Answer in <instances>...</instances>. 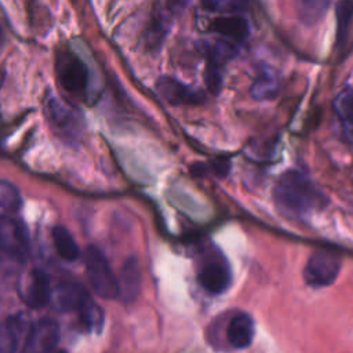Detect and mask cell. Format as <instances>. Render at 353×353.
Masks as SVG:
<instances>
[{
    "label": "cell",
    "instance_id": "cell-7",
    "mask_svg": "<svg viewBox=\"0 0 353 353\" xmlns=\"http://www.w3.org/2000/svg\"><path fill=\"white\" fill-rule=\"evenodd\" d=\"M17 291L21 301L32 309H40L46 306L51 302L52 296L48 274L37 268L26 272L19 277Z\"/></svg>",
    "mask_w": 353,
    "mask_h": 353
},
{
    "label": "cell",
    "instance_id": "cell-6",
    "mask_svg": "<svg viewBox=\"0 0 353 353\" xmlns=\"http://www.w3.org/2000/svg\"><path fill=\"white\" fill-rule=\"evenodd\" d=\"M341 256L332 250H316L303 268V280L313 288H323L331 285L341 270Z\"/></svg>",
    "mask_w": 353,
    "mask_h": 353
},
{
    "label": "cell",
    "instance_id": "cell-11",
    "mask_svg": "<svg viewBox=\"0 0 353 353\" xmlns=\"http://www.w3.org/2000/svg\"><path fill=\"white\" fill-rule=\"evenodd\" d=\"M33 323L23 313L8 316L1 325L0 353H17L21 345L25 346Z\"/></svg>",
    "mask_w": 353,
    "mask_h": 353
},
{
    "label": "cell",
    "instance_id": "cell-9",
    "mask_svg": "<svg viewBox=\"0 0 353 353\" xmlns=\"http://www.w3.org/2000/svg\"><path fill=\"white\" fill-rule=\"evenodd\" d=\"M92 298L85 287L77 281H61L52 288L51 303L55 310L62 313H80Z\"/></svg>",
    "mask_w": 353,
    "mask_h": 353
},
{
    "label": "cell",
    "instance_id": "cell-3",
    "mask_svg": "<svg viewBox=\"0 0 353 353\" xmlns=\"http://www.w3.org/2000/svg\"><path fill=\"white\" fill-rule=\"evenodd\" d=\"M44 114L52 131L65 142H76L83 131L80 113L58 99L51 91L44 97Z\"/></svg>",
    "mask_w": 353,
    "mask_h": 353
},
{
    "label": "cell",
    "instance_id": "cell-12",
    "mask_svg": "<svg viewBox=\"0 0 353 353\" xmlns=\"http://www.w3.org/2000/svg\"><path fill=\"white\" fill-rule=\"evenodd\" d=\"M156 91L171 105H193L204 99V94L201 91H197L170 76H161L157 79Z\"/></svg>",
    "mask_w": 353,
    "mask_h": 353
},
{
    "label": "cell",
    "instance_id": "cell-22",
    "mask_svg": "<svg viewBox=\"0 0 353 353\" xmlns=\"http://www.w3.org/2000/svg\"><path fill=\"white\" fill-rule=\"evenodd\" d=\"M81 324L88 330L94 332H99L103 327L105 314L101 306H98L94 301L90 302L80 313H79Z\"/></svg>",
    "mask_w": 353,
    "mask_h": 353
},
{
    "label": "cell",
    "instance_id": "cell-4",
    "mask_svg": "<svg viewBox=\"0 0 353 353\" xmlns=\"http://www.w3.org/2000/svg\"><path fill=\"white\" fill-rule=\"evenodd\" d=\"M55 74L59 85L72 97H87L90 72L87 63L73 52L63 51L57 55Z\"/></svg>",
    "mask_w": 353,
    "mask_h": 353
},
{
    "label": "cell",
    "instance_id": "cell-17",
    "mask_svg": "<svg viewBox=\"0 0 353 353\" xmlns=\"http://www.w3.org/2000/svg\"><path fill=\"white\" fill-rule=\"evenodd\" d=\"M280 91V76L272 66L263 65L251 84L250 94L256 101H269L277 97Z\"/></svg>",
    "mask_w": 353,
    "mask_h": 353
},
{
    "label": "cell",
    "instance_id": "cell-2",
    "mask_svg": "<svg viewBox=\"0 0 353 353\" xmlns=\"http://www.w3.org/2000/svg\"><path fill=\"white\" fill-rule=\"evenodd\" d=\"M83 259L92 291L103 299H114L120 296L119 280L103 252L95 245H88L84 250Z\"/></svg>",
    "mask_w": 353,
    "mask_h": 353
},
{
    "label": "cell",
    "instance_id": "cell-19",
    "mask_svg": "<svg viewBox=\"0 0 353 353\" xmlns=\"http://www.w3.org/2000/svg\"><path fill=\"white\" fill-rule=\"evenodd\" d=\"M336 44L345 50L353 36V3L341 1L336 4Z\"/></svg>",
    "mask_w": 353,
    "mask_h": 353
},
{
    "label": "cell",
    "instance_id": "cell-24",
    "mask_svg": "<svg viewBox=\"0 0 353 353\" xmlns=\"http://www.w3.org/2000/svg\"><path fill=\"white\" fill-rule=\"evenodd\" d=\"M170 19L167 18L165 14H159L154 17V21H152V25H150V29L148 30V43L150 46H157L163 37H164V33L167 32V25L170 23L168 22Z\"/></svg>",
    "mask_w": 353,
    "mask_h": 353
},
{
    "label": "cell",
    "instance_id": "cell-18",
    "mask_svg": "<svg viewBox=\"0 0 353 353\" xmlns=\"http://www.w3.org/2000/svg\"><path fill=\"white\" fill-rule=\"evenodd\" d=\"M199 48L208 58V66L219 68L237 52V43L225 39H211L200 43Z\"/></svg>",
    "mask_w": 353,
    "mask_h": 353
},
{
    "label": "cell",
    "instance_id": "cell-21",
    "mask_svg": "<svg viewBox=\"0 0 353 353\" xmlns=\"http://www.w3.org/2000/svg\"><path fill=\"white\" fill-rule=\"evenodd\" d=\"M0 205L3 210V215H15L22 205V197L19 190L7 179H3L0 182Z\"/></svg>",
    "mask_w": 353,
    "mask_h": 353
},
{
    "label": "cell",
    "instance_id": "cell-10",
    "mask_svg": "<svg viewBox=\"0 0 353 353\" xmlns=\"http://www.w3.org/2000/svg\"><path fill=\"white\" fill-rule=\"evenodd\" d=\"M59 341V327L52 319H41L33 323L25 343V353H52Z\"/></svg>",
    "mask_w": 353,
    "mask_h": 353
},
{
    "label": "cell",
    "instance_id": "cell-16",
    "mask_svg": "<svg viewBox=\"0 0 353 353\" xmlns=\"http://www.w3.org/2000/svg\"><path fill=\"white\" fill-rule=\"evenodd\" d=\"M210 29L214 30L215 33L221 34L225 40L233 41V43H240L243 41L250 32V26H248V21L234 12L232 15H223L219 18H215L211 25Z\"/></svg>",
    "mask_w": 353,
    "mask_h": 353
},
{
    "label": "cell",
    "instance_id": "cell-1",
    "mask_svg": "<svg viewBox=\"0 0 353 353\" xmlns=\"http://www.w3.org/2000/svg\"><path fill=\"white\" fill-rule=\"evenodd\" d=\"M273 199L284 215L295 219H305L327 204V196L307 175L296 170L280 175L273 188Z\"/></svg>",
    "mask_w": 353,
    "mask_h": 353
},
{
    "label": "cell",
    "instance_id": "cell-15",
    "mask_svg": "<svg viewBox=\"0 0 353 353\" xmlns=\"http://www.w3.org/2000/svg\"><path fill=\"white\" fill-rule=\"evenodd\" d=\"M117 280L121 299L124 302L134 301L142 284V270L137 256L131 255L124 261Z\"/></svg>",
    "mask_w": 353,
    "mask_h": 353
},
{
    "label": "cell",
    "instance_id": "cell-13",
    "mask_svg": "<svg viewBox=\"0 0 353 353\" xmlns=\"http://www.w3.org/2000/svg\"><path fill=\"white\" fill-rule=\"evenodd\" d=\"M342 139L353 143V85L342 88L332 102Z\"/></svg>",
    "mask_w": 353,
    "mask_h": 353
},
{
    "label": "cell",
    "instance_id": "cell-5",
    "mask_svg": "<svg viewBox=\"0 0 353 353\" xmlns=\"http://www.w3.org/2000/svg\"><path fill=\"white\" fill-rule=\"evenodd\" d=\"M0 247L6 258L23 263L30 254V240L26 226L15 215H1Z\"/></svg>",
    "mask_w": 353,
    "mask_h": 353
},
{
    "label": "cell",
    "instance_id": "cell-8",
    "mask_svg": "<svg viewBox=\"0 0 353 353\" xmlns=\"http://www.w3.org/2000/svg\"><path fill=\"white\" fill-rule=\"evenodd\" d=\"M197 281L204 291L212 295L223 294L232 284V270L221 254L205 259L197 272Z\"/></svg>",
    "mask_w": 353,
    "mask_h": 353
},
{
    "label": "cell",
    "instance_id": "cell-25",
    "mask_svg": "<svg viewBox=\"0 0 353 353\" xmlns=\"http://www.w3.org/2000/svg\"><path fill=\"white\" fill-rule=\"evenodd\" d=\"M52 353H65V352H62V350H58V349H57V350H55V352H52Z\"/></svg>",
    "mask_w": 353,
    "mask_h": 353
},
{
    "label": "cell",
    "instance_id": "cell-20",
    "mask_svg": "<svg viewBox=\"0 0 353 353\" xmlns=\"http://www.w3.org/2000/svg\"><path fill=\"white\" fill-rule=\"evenodd\" d=\"M54 247L57 250V254L65 259V261H76L80 256V250L73 239L72 233L62 225H57L51 230Z\"/></svg>",
    "mask_w": 353,
    "mask_h": 353
},
{
    "label": "cell",
    "instance_id": "cell-14",
    "mask_svg": "<svg viewBox=\"0 0 353 353\" xmlns=\"http://www.w3.org/2000/svg\"><path fill=\"white\" fill-rule=\"evenodd\" d=\"M254 320L248 313L239 312L232 316L226 325V339L234 349L248 347L254 339Z\"/></svg>",
    "mask_w": 353,
    "mask_h": 353
},
{
    "label": "cell",
    "instance_id": "cell-23",
    "mask_svg": "<svg viewBox=\"0 0 353 353\" xmlns=\"http://www.w3.org/2000/svg\"><path fill=\"white\" fill-rule=\"evenodd\" d=\"M327 7L328 3L325 1H301L298 4V14L305 23H314L324 15Z\"/></svg>",
    "mask_w": 353,
    "mask_h": 353
}]
</instances>
